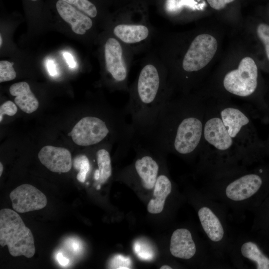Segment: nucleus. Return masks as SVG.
<instances>
[{"mask_svg":"<svg viewBox=\"0 0 269 269\" xmlns=\"http://www.w3.org/2000/svg\"><path fill=\"white\" fill-rule=\"evenodd\" d=\"M170 266L168 265H163L160 268V269H172Z\"/></svg>","mask_w":269,"mask_h":269,"instance_id":"7c9ffc66","label":"nucleus"},{"mask_svg":"<svg viewBox=\"0 0 269 269\" xmlns=\"http://www.w3.org/2000/svg\"><path fill=\"white\" fill-rule=\"evenodd\" d=\"M228 258L238 269H269V236L250 231L233 232Z\"/></svg>","mask_w":269,"mask_h":269,"instance_id":"423d86ee","label":"nucleus"},{"mask_svg":"<svg viewBox=\"0 0 269 269\" xmlns=\"http://www.w3.org/2000/svg\"><path fill=\"white\" fill-rule=\"evenodd\" d=\"M46 67L49 74L54 76L57 74L56 65L53 61L48 60L46 62Z\"/></svg>","mask_w":269,"mask_h":269,"instance_id":"a878e982","label":"nucleus"},{"mask_svg":"<svg viewBox=\"0 0 269 269\" xmlns=\"http://www.w3.org/2000/svg\"><path fill=\"white\" fill-rule=\"evenodd\" d=\"M9 93L15 97L14 102L24 112L31 114L38 109L39 102L27 82H20L12 84L9 88Z\"/></svg>","mask_w":269,"mask_h":269,"instance_id":"4468645a","label":"nucleus"},{"mask_svg":"<svg viewBox=\"0 0 269 269\" xmlns=\"http://www.w3.org/2000/svg\"><path fill=\"white\" fill-rule=\"evenodd\" d=\"M100 187H101V185H100V184H98V186H97L96 189H97V190H99V189H100Z\"/></svg>","mask_w":269,"mask_h":269,"instance_id":"72a5a7b5","label":"nucleus"},{"mask_svg":"<svg viewBox=\"0 0 269 269\" xmlns=\"http://www.w3.org/2000/svg\"><path fill=\"white\" fill-rule=\"evenodd\" d=\"M235 0H207L209 5L215 10L224 8L227 4L232 2Z\"/></svg>","mask_w":269,"mask_h":269,"instance_id":"393cba45","label":"nucleus"},{"mask_svg":"<svg viewBox=\"0 0 269 269\" xmlns=\"http://www.w3.org/2000/svg\"><path fill=\"white\" fill-rule=\"evenodd\" d=\"M3 171V165L1 162H0V176H1Z\"/></svg>","mask_w":269,"mask_h":269,"instance_id":"2f4dec72","label":"nucleus"},{"mask_svg":"<svg viewBox=\"0 0 269 269\" xmlns=\"http://www.w3.org/2000/svg\"><path fill=\"white\" fill-rule=\"evenodd\" d=\"M17 111V107L13 102L11 101L5 102L0 107V122L2 121L3 115L12 116Z\"/></svg>","mask_w":269,"mask_h":269,"instance_id":"b1692460","label":"nucleus"},{"mask_svg":"<svg viewBox=\"0 0 269 269\" xmlns=\"http://www.w3.org/2000/svg\"><path fill=\"white\" fill-rule=\"evenodd\" d=\"M2 42V40L1 35H0V47L1 46Z\"/></svg>","mask_w":269,"mask_h":269,"instance_id":"473e14b6","label":"nucleus"},{"mask_svg":"<svg viewBox=\"0 0 269 269\" xmlns=\"http://www.w3.org/2000/svg\"><path fill=\"white\" fill-rule=\"evenodd\" d=\"M267 156H269V134L267 139L265 141Z\"/></svg>","mask_w":269,"mask_h":269,"instance_id":"c85d7f7f","label":"nucleus"},{"mask_svg":"<svg viewBox=\"0 0 269 269\" xmlns=\"http://www.w3.org/2000/svg\"><path fill=\"white\" fill-rule=\"evenodd\" d=\"M96 158L100 172L99 183H105L111 176L112 168L109 151L105 148H101L96 152Z\"/></svg>","mask_w":269,"mask_h":269,"instance_id":"a211bd4d","label":"nucleus"},{"mask_svg":"<svg viewBox=\"0 0 269 269\" xmlns=\"http://www.w3.org/2000/svg\"><path fill=\"white\" fill-rule=\"evenodd\" d=\"M172 190L169 178L164 174L158 175L154 186L153 197L148 202L147 210L151 214H158L164 208L165 202Z\"/></svg>","mask_w":269,"mask_h":269,"instance_id":"2eb2a0df","label":"nucleus"},{"mask_svg":"<svg viewBox=\"0 0 269 269\" xmlns=\"http://www.w3.org/2000/svg\"><path fill=\"white\" fill-rule=\"evenodd\" d=\"M106 67L113 79L122 84L126 80L127 70L123 58V51L118 41L109 38L105 46Z\"/></svg>","mask_w":269,"mask_h":269,"instance_id":"f8f14e48","label":"nucleus"},{"mask_svg":"<svg viewBox=\"0 0 269 269\" xmlns=\"http://www.w3.org/2000/svg\"><path fill=\"white\" fill-rule=\"evenodd\" d=\"M38 157L40 162L53 172H68L73 164L70 152L64 147L44 146L39 151Z\"/></svg>","mask_w":269,"mask_h":269,"instance_id":"9b49d317","label":"nucleus"},{"mask_svg":"<svg viewBox=\"0 0 269 269\" xmlns=\"http://www.w3.org/2000/svg\"><path fill=\"white\" fill-rule=\"evenodd\" d=\"M227 131L247 168L261 163L267 156L265 141L259 137L249 114L221 98L212 99Z\"/></svg>","mask_w":269,"mask_h":269,"instance_id":"20e7f679","label":"nucleus"},{"mask_svg":"<svg viewBox=\"0 0 269 269\" xmlns=\"http://www.w3.org/2000/svg\"><path fill=\"white\" fill-rule=\"evenodd\" d=\"M258 84V66L254 60L248 56L242 58L236 68L228 71L222 81V87L227 93L243 99L251 100L253 111L252 97L255 94Z\"/></svg>","mask_w":269,"mask_h":269,"instance_id":"6e6552de","label":"nucleus"},{"mask_svg":"<svg viewBox=\"0 0 269 269\" xmlns=\"http://www.w3.org/2000/svg\"><path fill=\"white\" fill-rule=\"evenodd\" d=\"M13 62L6 60L0 61V82L13 80L16 73L13 67Z\"/></svg>","mask_w":269,"mask_h":269,"instance_id":"412c9836","label":"nucleus"},{"mask_svg":"<svg viewBox=\"0 0 269 269\" xmlns=\"http://www.w3.org/2000/svg\"><path fill=\"white\" fill-rule=\"evenodd\" d=\"M194 195L197 216L206 240L215 258L226 264L233 232L228 222L229 211L223 204L210 198L201 191H197Z\"/></svg>","mask_w":269,"mask_h":269,"instance_id":"39448f33","label":"nucleus"},{"mask_svg":"<svg viewBox=\"0 0 269 269\" xmlns=\"http://www.w3.org/2000/svg\"><path fill=\"white\" fill-rule=\"evenodd\" d=\"M257 33L262 41L269 61V25L264 23L259 24L257 28Z\"/></svg>","mask_w":269,"mask_h":269,"instance_id":"4be33fe9","label":"nucleus"},{"mask_svg":"<svg viewBox=\"0 0 269 269\" xmlns=\"http://www.w3.org/2000/svg\"><path fill=\"white\" fill-rule=\"evenodd\" d=\"M63 55L69 66L71 68H74L76 66V62L71 54L65 52Z\"/></svg>","mask_w":269,"mask_h":269,"instance_id":"bb28decb","label":"nucleus"},{"mask_svg":"<svg viewBox=\"0 0 269 269\" xmlns=\"http://www.w3.org/2000/svg\"><path fill=\"white\" fill-rule=\"evenodd\" d=\"M74 167L79 172L77 179L80 182H84L87 174L90 169L89 158L84 154H79L75 157L72 162Z\"/></svg>","mask_w":269,"mask_h":269,"instance_id":"6ab92c4d","label":"nucleus"},{"mask_svg":"<svg viewBox=\"0 0 269 269\" xmlns=\"http://www.w3.org/2000/svg\"><path fill=\"white\" fill-rule=\"evenodd\" d=\"M0 245L7 246L13 257L30 258L35 254L33 234L15 211L8 208L0 210Z\"/></svg>","mask_w":269,"mask_h":269,"instance_id":"0eeeda50","label":"nucleus"},{"mask_svg":"<svg viewBox=\"0 0 269 269\" xmlns=\"http://www.w3.org/2000/svg\"><path fill=\"white\" fill-rule=\"evenodd\" d=\"M198 172L205 181L220 178L248 168L229 134L212 99H207Z\"/></svg>","mask_w":269,"mask_h":269,"instance_id":"7ed1b4c3","label":"nucleus"},{"mask_svg":"<svg viewBox=\"0 0 269 269\" xmlns=\"http://www.w3.org/2000/svg\"><path fill=\"white\" fill-rule=\"evenodd\" d=\"M253 213L254 218L250 231L269 236V195Z\"/></svg>","mask_w":269,"mask_h":269,"instance_id":"f3484780","label":"nucleus"},{"mask_svg":"<svg viewBox=\"0 0 269 269\" xmlns=\"http://www.w3.org/2000/svg\"><path fill=\"white\" fill-rule=\"evenodd\" d=\"M9 198L14 210L20 213L40 210L47 204L45 194L28 184L15 188L10 193Z\"/></svg>","mask_w":269,"mask_h":269,"instance_id":"9d476101","label":"nucleus"},{"mask_svg":"<svg viewBox=\"0 0 269 269\" xmlns=\"http://www.w3.org/2000/svg\"><path fill=\"white\" fill-rule=\"evenodd\" d=\"M115 35L126 43L140 42L147 38L148 29L139 24H125L117 25L114 29Z\"/></svg>","mask_w":269,"mask_h":269,"instance_id":"dca6fc26","label":"nucleus"},{"mask_svg":"<svg viewBox=\"0 0 269 269\" xmlns=\"http://www.w3.org/2000/svg\"><path fill=\"white\" fill-rule=\"evenodd\" d=\"M218 48L216 38L208 33L198 35L192 40L182 63L183 71L197 72L206 67L215 56Z\"/></svg>","mask_w":269,"mask_h":269,"instance_id":"1a4fd4ad","label":"nucleus"},{"mask_svg":"<svg viewBox=\"0 0 269 269\" xmlns=\"http://www.w3.org/2000/svg\"><path fill=\"white\" fill-rule=\"evenodd\" d=\"M55 6L60 17L71 25L72 31L75 33L84 34L91 28L93 24L91 19L73 5L62 0H57Z\"/></svg>","mask_w":269,"mask_h":269,"instance_id":"ddd939ff","label":"nucleus"},{"mask_svg":"<svg viewBox=\"0 0 269 269\" xmlns=\"http://www.w3.org/2000/svg\"><path fill=\"white\" fill-rule=\"evenodd\" d=\"M73 5L91 17H95L97 15L96 5L89 0H62Z\"/></svg>","mask_w":269,"mask_h":269,"instance_id":"aec40b11","label":"nucleus"},{"mask_svg":"<svg viewBox=\"0 0 269 269\" xmlns=\"http://www.w3.org/2000/svg\"><path fill=\"white\" fill-rule=\"evenodd\" d=\"M207 99L189 96L169 99L144 139L158 153L172 152L186 158L198 157L201 144Z\"/></svg>","mask_w":269,"mask_h":269,"instance_id":"f257e3e1","label":"nucleus"},{"mask_svg":"<svg viewBox=\"0 0 269 269\" xmlns=\"http://www.w3.org/2000/svg\"><path fill=\"white\" fill-rule=\"evenodd\" d=\"M79 245L77 243H73L72 244V249L75 251H77L79 249Z\"/></svg>","mask_w":269,"mask_h":269,"instance_id":"c756f323","label":"nucleus"},{"mask_svg":"<svg viewBox=\"0 0 269 269\" xmlns=\"http://www.w3.org/2000/svg\"><path fill=\"white\" fill-rule=\"evenodd\" d=\"M57 259L59 263L63 266H66L69 263V260L64 257L61 253L57 254Z\"/></svg>","mask_w":269,"mask_h":269,"instance_id":"cd10ccee","label":"nucleus"},{"mask_svg":"<svg viewBox=\"0 0 269 269\" xmlns=\"http://www.w3.org/2000/svg\"><path fill=\"white\" fill-rule=\"evenodd\" d=\"M201 191L223 204L234 220H242L247 212L253 213L269 195V162L205 181Z\"/></svg>","mask_w":269,"mask_h":269,"instance_id":"f03ea898","label":"nucleus"},{"mask_svg":"<svg viewBox=\"0 0 269 269\" xmlns=\"http://www.w3.org/2000/svg\"><path fill=\"white\" fill-rule=\"evenodd\" d=\"M130 260L120 255L114 256L108 263L110 269H130Z\"/></svg>","mask_w":269,"mask_h":269,"instance_id":"5701e85b","label":"nucleus"}]
</instances>
